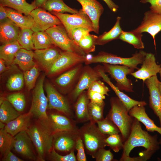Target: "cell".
<instances>
[{
  "label": "cell",
  "instance_id": "cell-1",
  "mask_svg": "<svg viewBox=\"0 0 161 161\" xmlns=\"http://www.w3.org/2000/svg\"><path fill=\"white\" fill-rule=\"evenodd\" d=\"M37 153V158L44 161L53 147L54 133L47 119H38L31 123L26 130Z\"/></svg>",
  "mask_w": 161,
  "mask_h": 161
},
{
  "label": "cell",
  "instance_id": "cell-2",
  "mask_svg": "<svg viewBox=\"0 0 161 161\" xmlns=\"http://www.w3.org/2000/svg\"><path fill=\"white\" fill-rule=\"evenodd\" d=\"M160 145L157 135H151L143 130L140 122L133 117L131 131L124 142L123 153L119 161H124L130 157V152L135 147H142L156 152L160 149Z\"/></svg>",
  "mask_w": 161,
  "mask_h": 161
},
{
  "label": "cell",
  "instance_id": "cell-3",
  "mask_svg": "<svg viewBox=\"0 0 161 161\" xmlns=\"http://www.w3.org/2000/svg\"><path fill=\"white\" fill-rule=\"evenodd\" d=\"M96 124L89 121L79 129L86 153L93 158L99 150L107 146L105 140L108 136L103 133Z\"/></svg>",
  "mask_w": 161,
  "mask_h": 161
},
{
  "label": "cell",
  "instance_id": "cell-4",
  "mask_svg": "<svg viewBox=\"0 0 161 161\" xmlns=\"http://www.w3.org/2000/svg\"><path fill=\"white\" fill-rule=\"evenodd\" d=\"M111 109L106 117L118 127L125 142L130 134L133 117L129 114L127 109L117 97L110 99Z\"/></svg>",
  "mask_w": 161,
  "mask_h": 161
},
{
  "label": "cell",
  "instance_id": "cell-5",
  "mask_svg": "<svg viewBox=\"0 0 161 161\" xmlns=\"http://www.w3.org/2000/svg\"><path fill=\"white\" fill-rule=\"evenodd\" d=\"M147 52L140 50L132 55L129 58H123L112 54L101 52L97 55L92 57L86 61L88 64L102 63L112 65H120L127 66L134 69H138L137 66L142 64Z\"/></svg>",
  "mask_w": 161,
  "mask_h": 161
},
{
  "label": "cell",
  "instance_id": "cell-6",
  "mask_svg": "<svg viewBox=\"0 0 161 161\" xmlns=\"http://www.w3.org/2000/svg\"><path fill=\"white\" fill-rule=\"evenodd\" d=\"M45 31L50 37L54 45L64 51L75 52L85 56L86 53L69 37L62 24L55 26Z\"/></svg>",
  "mask_w": 161,
  "mask_h": 161
},
{
  "label": "cell",
  "instance_id": "cell-7",
  "mask_svg": "<svg viewBox=\"0 0 161 161\" xmlns=\"http://www.w3.org/2000/svg\"><path fill=\"white\" fill-rule=\"evenodd\" d=\"M44 78L45 76L43 75L36 84L33 91L32 102L29 111L32 114L33 117L38 119H48L46 112L48 101L43 88Z\"/></svg>",
  "mask_w": 161,
  "mask_h": 161
},
{
  "label": "cell",
  "instance_id": "cell-8",
  "mask_svg": "<svg viewBox=\"0 0 161 161\" xmlns=\"http://www.w3.org/2000/svg\"><path fill=\"white\" fill-rule=\"evenodd\" d=\"M103 64L104 70L115 80L116 86L120 90L128 92H134L132 81L127 77V75L134 72V69L123 65Z\"/></svg>",
  "mask_w": 161,
  "mask_h": 161
},
{
  "label": "cell",
  "instance_id": "cell-9",
  "mask_svg": "<svg viewBox=\"0 0 161 161\" xmlns=\"http://www.w3.org/2000/svg\"><path fill=\"white\" fill-rule=\"evenodd\" d=\"M51 13L59 18L66 31L73 28L82 27L86 28L91 32H94L91 20L82 9L72 14L54 11Z\"/></svg>",
  "mask_w": 161,
  "mask_h": 161
},
{
  "label": "cell",
  "instance_id": "cell-10",
  "mask_svg": "<svg viewBox=\"0 0 161 161\" xmlns=\"http://www.w3.org/2000/svg\"><path fill=\"white\" fill-rule=\"evenodd\" d=\"M80 137L78 128L56 133L53 136V147L56 151L69 154L76 150L77 141Z\"/></svg>",
  "mask_w": 161,
  "mask_h": 161
},
{
  "label": "cell",
  "instance_id": "cell-11",
  "mask_svg": "<svg viewBox=\"0 0 161 161\" xmlns=\"http://www.w3.org/2000/svg\"><path fill=\"white\" fill-rule=\"evenodd\" d=\"M30 15L34 21V26L32 28L34 32L45 31L55 26L62 24L57 16L41 7L36 8L31 12Z\"/></svg>",
  "mask_w": 161,
  "mask_h": 161
},
{
  "label": "cell",
  "instance_id": "cell-12",
  "mask_svg": "<svg viewBox=\"0 0 161 161\" xmlns=\"http://www.w3.org/2000/svg\"><path fill=\"white\" fill-rule=\"evenodd\" d=\"M45 90L48 101V109H55L69 117L72 115L69 102L51 84H46Z\"/></svg>",
  "mask_w": 161,
  "mask_h": 161
},
{
  "label": "cell",
  "instance_id": "cell-13",
  "mask_svg": "<svg viewBox=\"0 0 161 161\" xmlns=\"http://www.w3.org/2000/svg\"><path fill=\"white\" fill-rule=\"evenodd\" d=\"M86 57L76 53L67 51L61 52L60 55L47 71L54 75L81 63L86 62Z\"/></svg>",
  "mask_w": 161,
  "mask_h": 161
},
{
  "label": "cell",
  "instance_id": "cell-14",
  "mask_svg": "<svg viewBox=\"0 0 161 161\" xmlns=\"http://www.w3.org/2000/svg\"><path fill=\"white\" fill-rule=\"evenodd\" d=\"M133 30L150 34L153 38L156 48L155 36L161 31V14L154 13L150 10L146 11L141 24Z\"/></svg>",
  "mask_w": 161,
  "mask_h": 161
},
{
  "label": "cell",
  "instance_id": "cell-15",
  "mask_svg": "<svg viewBox=\"0 0 161 161\" xmlns=\"http://www.w3.org/2000/svg\"><path fill=\"white\" fill-rule=\"evenodd\" d=\"M33 145L26 130L18 133L14 137L13 148L15 151L26 158L35 160L36 157Z\"/></svg>",
  "mask_w": 161,
  "mask_h": 161
},
{
  "label": "cell",
  "instance_id": "cell-16",
  "mask_svg": "<svg viewBox=\"0 0 161 161\" xmlns=\"http://www.w3.org/2000/svg\"><path fill=\"white\" fill-rule=\"evenodd\" d=\"M157 75L145 80L144 82L149 92V106L158 117L161 127V94L159 87Z\"/></svg>",
  "mask_w": 161,
  "mask_h": 161
},
{
  "label": "cell",
  "instance_id": "cell-17",
  "mask_svg": "<svg viewBox=\"0 0 161 161\" xmlns=\"http://www.w3.org/2000/svg\"><path fill=\"white\" fill-rule=\"evenodd\" d=\"M142 64L140 68L130 75L144 82L146 79L157 75L161 67V64H157L154 54L150 52L147 53Z\"/></svg>",
  "mask_w": 161,
  "mask_h": 161
},
{
  "label": "cell",
  "instance_id": "cell-18",
  "mask_svg": "<svg viewBox=\"0 0 161 161\" xmlns=\"http://www.w3.org/2000/svg\"><path fill=\"white\" fill-rule=\"evenodd\" d=\"M82 7V10L91 20L94 32L98 34L99 29V20L104 9L102 5L97 0H76Z\"/></svg>",
  "mask_w": 161,
  "mask_h": 161
},
{
  "label": "cell",
  "instance_id": "cell-19",
  "mask_svg": "<svg viewBox=\"0 0 161 161\" xmlns=\"http://www.w3.org/2000/svg\"><path fill=\"white\" fill-rule=\"evenodd\" d=\"M48 121L54 134L78 128L76 122L66 115L57 113L50 114L48 115Z\"/></svg>",
  "mask_w": 161,
  "mask_h": 161
},
{
  "label": "cell",
  "instance_id": "cell-20",
  "mask_svg": "<svg viewBox=\"0 0 161 161\" xmlns=\"http://www.w3.org/2000/svg\"><path fill=\"white\" fill-rule=\"evenodd\" d=\"M101 77L98 71L87 67L83 71L78 84L72 92L71 98L73 101L77 99L86 89H88L92 83Z\"/></svg>",
  "mask_w": 161,
  "mask_h": 161
},
{
  "label": "cell",
  "instance_id": "cell-21",
  "mask_svg": "<svg viewBox=\"0 0 161 161\" xmlns=\"http://www.w3.org/2000/svg\"><path fill=\"white\" fill-rule=\"evenodd\" d=\"M61 52L53 47L46 49H36L34 52V58L43 68L48 71Z\"/></svg>",
  "mask_w": 161,
  "mask_h": 161
},
{
  "label": "cell",
  "instance_id": "cell-22",
  "mask_svg": "<svg viewBox=\"0 0 161 161\" xmlns=\"http://www.w3.org/2000/svg\"><path fill=\"white\" fill-rule=\"evenodd\" d=\"M97 71L103 80L107 83L114 92L117 97L124 104L129 111L130 110L136 105L146 106L147 104L144 101H137L134 100L125 94L111 81L107 75L105 73L103 69H100Z\"/></svg>",
  "mask_w": 161,
  "mask_h": 161
},
{
  "label": "cell",
  "instance_id": "cell-23",
  "mask_svg": "<svg viewBox=\"0 0 161 161\" xmlns=\"http://www.w3.org/2000/svg\"><path fill=\"white\" fill-rule=\"evenodd\" d=\"M145 106L136 105L130 110L129 114L131 117L143 123L148 131L152 132L156 131L161 135V127L157 126L154 121L148 117L146 113Z\"/></svg>",
  "mask_w": 161,
  "mask_h": 161
},
{
  "label": "cell",
  "instance_id": "cell-24",
  "mask_svg": "<svg viewBox=\"0 0 161 161\" xmlns=\"http://www.w3.org/2000/svg\"><path fill=\"white\" fill-rule=\"evenodd\" d=\"M33 117L32 114L28 112L20 115L17 117L6 124L5 130L14 137L18 133L27 130L31 123V120Z\"/></svg>",
  "mask_w": 161,
  "mask_h": 161
},
{
  "label": "cell",
  "instance_id": "cell-25",
  "mask_svg": "<svg viewBox=\"0 0 161 161\" xmlns=\"http://www.w3.org/2000/svg\"><path fill=\"white\" fill-rule=\"evenodd\" d=\"M20 28L8 18L0 23L1 43L4 44L17 41Z\"/></svg>",
  "mask_w": 161,
  "mask_h": 161
},
{
  "label": "cell",
  "instance_id": "cell-26",
  "mask_svg": "<svg viewBox=\"0 0 161 161\" xmlns=\"http://www.w3.org/2000/svg\"><path fill=\"white\" fill-rule=\"evenodd\" d=\"M75 104L74 110L77 122L89 121L88 106L90 101L87 93H82L78 97Z\"/></svg>",
  "mask_w": 161,
  "mask_h": 161
},
{
  "label": "cell",
  "instance_id": "cell-27",
  "mask_svg": "<svg viewBox=\"0 0 161 161\" xmlns=\"http://www.w3.org/2000/svg\"><path fill=\"white\" fill-rule=\"evenodd\" d=\"M34 52L21 48L17 52L13 63L18 66L24 72L32 68L36 64L33 61Z\"/></svg>",
  "mask_w": 161,
  "mask_h": 161
},
{
  "label": "cell",
  "instance_id": "cell-28",
  "mask_svg": "<svg viewBox=\"0 0 161 161\" xmlns=\"http://www.w3.org/2000/svg\"><path fill=\"white\" fill-rule=\"evenodd\" d=\"M8 18L10 19L20 29H31L33 27L34 22L32 18L30 15H23L13 9L7 7Z\"/></svg>",
  "mask_w": 161,
  "mask_h": 161
},
{
  "label": "cell",
  "instance_id": "cell-29",
  "mask_svg": "<svg viewBox=\"0 0 161 161\" xmlns=\"http://www.w3.org/2000/svg\"><path fill=\"white\" fill-rule=\"evenodd\" d=\"M0 4L4 7L13 9L26 16L36 8L34 1L31 3L26 0H0Z\"/></svg>",
  "mask_w": 161,
  "mask_h": 161
},
{
  "label": "cell",
  "instance_id": "cell-30",
  "mask_svg": "<svg viewBox=\"0 0 161 161\" xmlns=\"http://www.w3.org/2000/svg\"><path fill=\"white\" fill-rule=\"evenodd\" d=\"M121 17L117 16L115 23L112 28L107 32H105L97 36L95 41V44L103 45L110 41L119 38L123 32L120 26Z\"/></svg>",
  "mask_w": 161,
  "mask_h": 161
},
{
  "label": "cell",
  "instance_id": "cell-31",
  "mask_svg": "<svg viewBox=\"0 0 161 161\" xmlns=\"http://www.w3.org/2000/svg\"><path fill=\"white\" fill-rule=\"evenodd\" d=\"M22 48L17 41L6 43L0 47V58L8 65L13 64L16 54Z\"/></svg>",
  "mask_w": 161,
  "mask_h": 161
},
{
  "label": "cell",
  "instance_id": "cell-32",
  "mask_svg": "<svg viewBox=\"0 0 161 161\" xmlns=\"http://www.w3.org/2000/svg\"><path fill=\"white\" fill-rule=\"evenodd\" d=\"M19 115L18 111L7 100H0V121L7 124Z\"/></svg>",
  "mask_w": 161,
  "mask_h": 161
},
{
  "label": "cell",
  "instance_id": "cell-33",
  "mask_svg": "<svg viewBox=\"0 0 161 161\" xmlns=\"http://www.w3.org/2000/svg\"><path fill=\"white\" fill-rule=\"evenodd\" d=\"M41 7L50 12H56L61 13H68L72 14L77 13L78 10L67 5L63 0H49Z\"/></svg>",
  "mask_w": 161,
  "mask_h": 161
},
{
  "label": "cell",
  "instance_id": "cell-34",
  "mask_svg": "<svg viewBox=\"0 0 161 161\" xmlns=\"http://www.w3.org/2000/svg\"><path fill=\"white\" fill-rule=\"evenodd\" d=\"M142 33L137 32L132 30L129 31H123L119 39L132 45L134 48L139 49L144 48L142 40Z\"/></svg>",
  "mask_w": 161,
  "mask_h": 161
},
{
  "label": "cell",
  "instance_id": "cell-35",
  "mask_svg": "<svg viewBox=\"0 0 161 161\" xmlns=\"http://www.w3.org/2000/svg\"><path fill=\"white\" fill-rule=\"evenodd\" d=\"M33 40L35 49H47L54 45L50 37L45 31L34 32Z\"/></svg>",
  "mask_w": 161,
  "mask_h": 161
},
{
  "label": "cell",
  "instance_id": "cell-36",
  "mask_svg": "<svg viewBox=\"0 0 161 161\" xmlns=\"http://www.w3.org/2000/svg\"><path fill=\"white\" fill-rule=\"evenodd\" d=\"M34 32L30 28L20 29L17 41L22 48L28 50L35 49L33 40Z\"/></svg>",
  "mask_w": 161,
  "mask_h": 161
},
{
  "label": "cell",
  "instance_id": "cell-37",
  "mask_svg": "<svg viewBox=\"0 0 161 161\" xmlns=\"http://www.w3.org/2000/svg\"><path fill=\"white\" fill-rule=\"evenodd\" d=\"M105 105L104 101L96 103L89 101L88 106L89 121L96 123L97 122L104 119L103 112Z\"/></svg>",
  "mask_w": 161,
  "mask_h": 161
},
{
  "label": "cell",
  "instance_id": "cell-38",
  "mask_svg": "<svg viewBox=\"0 0 161 161\" xmlns=\"http://www.w3.org/2000/svg\"><path fill=\"white\" fill-rule=\"evenodd\" d=\"M14 137L4 129L0 130V152L2 158L5 156L13 148Z\"/></svg>",
  "mask_w": 161,
  "mask_h": 161
},
{
  "label": "cell",
  "instance_id": "cell-39",
  "mask_svg": "<svg viewBox=\"0 0 161 161\" xmlns=\"http://www.w3.org/2000/svg\"><path fill=\"white\" fill-rule=\"evenodd\" d=\"M80 65H78L64 73L56 79L55 82L61 87H65L68 86L76 77L80 70Z\"/></svg>",
  "mask_w": 161,
  "mask_h": 161
},
{
  "label": "cell",
  "instance_id": "cell-40",
  "mask_svg": "<svg viewBox=\"0 0 161 161\" xmlns=\"http://www.w3.org/2000/svg\"><path fill=\"white\" fill-rule=\"evenodd\" d=\"M96 123L100 131L105 135L109 136L120 133L116 125L106 117L104 119L97 122Z\"/></svg>",
  "mask_w": 161,
  "mask_h": 161
},
{
  "label": "cell",
  "instance_id": "cell-41",
  "mask_svg": "<svg viewBox=\"0 0 161 161\" xmlns=\"http://www.w3.org/2000/svg\"><path fill=\"white\" fill-rule=\"evenodd\" d=\"M39 74V68L36 64L31 69L24 72V81L29 90L35 87Z\"/></svg>",
  "mask_w": 161,
  "mask_h": 161
},
{
  "label": "cell",
  "instance_id": "cell-42",
  "mask_svg": "<svg viewBox=\"0 0 161 161\" xmlns=\"http://www.w3.org/2000/svg\"><path fill=\"white\" fill-rule=\"evenodd\" d=\"M7 100L18 112L23 111L26 106V102L25 96L22 93L19 92L8 95Z\"/></svg>",
  "mask_w": 161,
  "mask_h": 161
},
{
  "label": "cell",
  "instance_id": "cell-43",
  "mask_svg": "<svg viewBox=\"0 0 161 161\" xmlns=\"http://www.w3.org/2000/svg\"><path fill=\"white\" fill-rule=\"evenodd\" d=\"M24 75L21 73L15 74L8 78L6 86L11 91L20 90L24 86Z\"/></svg>",
  "mask_w": 161,
  "mask_h": 161
},
{
  "label": "cell",
  "instance_id": "cell-44",
  "mask_svg": "<svg viewBox=\"0 0 161 161\" xmlns=\"http://www.w3.org/2000/svg\"><path fill=\"white\" fill-rule=\"evenodd\" d=\"M105 142L107 146L117 153L123 149L124 142L121 134H117L108 136L106 139Z\"/></svg>",
  "mask_w": 161,
  "mask_h": 161
},
{
  "label": "cell",
  "instance_id": "cell-45",
  "mask_svg": "<svg viewBox=\"0 0 161 161\" xmlns=\"http://www.w3.org/2000/svg\"><path fill=\"white\" fill-rule=\"evenodd\" d=\"M97 37L89 33L81 38L78 45L86 53L93 52L95 50V41Z\"/></svg>",
  "mask_w": 161,
  "mask_h": 161
},
{
  "label": "cell",
  "instance_id": "cell-46",
  "mask_svg": "<svg viewBox=\"0 0 161 161\" xmlns=\"http://www.w3.org/2000/svg\"><path fill=\"white\" fill-rule=\"evenodd\" d=\"M66 31L69 37L78 45L81 38L91 32L88 29L82 27L73 28Z\"/></svg>",
  "mask_w": 161,
  "mask_h": 161
},
{
  "label": "cell",
  "instance_id": "cell-47",
  "mask_svg": "<svg viewBox=\"0 0 161 161\" xmlns=\"http://www.w3.org/2000/svg\"><path fill=\"white\" fill-rule=\"evenodd\" d=\"M72 151L65 155H61L58 153L53 147L52 150L48 155L49 160L53 161H76V157L74 153Z\"/></svg>",
  "mask_w": 161,
  "mask_h": 161
},
{
  "label": "cell",
  "instance_id": "cell-48",
  "mask_svg": "<svg viewBox=\"0 0 161 161\" xmlns=\"http://www.w3.org/2000/svg\"><path fill=\"white\" fill-rule=\"evenodd\" d=\"M88 89L107 96H108V93L109 91L108 88L99 80L93 81Z\"/></svg>",
  "mask_w": 161,
  "mask_h": 161
},
{
  "label": "cell",
  "instance_id": "cell-49",
  "mask_svg": "<svg viewBox=\"0 0 161 161\" xmlns=\"http://www.w3.org/2000/svg\"><path fill=\"white\" fill-rule=\"evenodd\" d=\"M96 161H112L114 160V155L110 149L106 150L104 148L100 149L97 152L95 158Z\"/></svg>",
  "mask_w": 161,
  "mask_h": 161
},
{
  "label": "cell",
  "instance_id": "cell-50",
  "mask_svg": "<svg viewBox=\"0 0 161 161\" xmlns=\"http://www.w3.org/2000/svg\"><path fill=\"white\" fill-rule=\"evenodd\" d=\"M154 151L145 149L140 153L137 157H129L125 159L124 161H145L149 160L155 153Z\"/></svg>",
  "mask_w": 161,
  "mask_h": 161
},
{
  "label": "cell",
  "instance_id": "cell-51",
  "mask_svg": "<svg viewBox=\"0 0 161 161\" xmlns=\"http://www.w3.org/2000/svg\"><path fill=\"white\" fill-rule=\"evenodd\" d=\"M85 149L83 141L80 137L77 140L76 146V150L77 151V154L76 156L77 161H87Z\"/></svg>",
  "mask_w": 161,
  "mask_h": 161
},
{
  "label": "cell",
  "instance_id": "cell-52",
  "mask_svg": "<svg viewBox=\"0 0 161 161\" xmlns=\"http://www.w3.org/2000/svg\"><path fill=\"white\" fill-rule=\"evenodd\" d=\"M140 2L143 4L150 3L151 4L150 10L151 11L161 14V0H141Z\"/></svg>",
  "mask_w": 161,
  "mask_h": 161
},
{
  "label": "cell",
  "instance_id": "cell-53",
  "mask_svg": "<svg viewBox=\"0 0 161 161\" xmlns=\"http://www.w3.org/2000/svg\"><path fill=\"white\" fill-rule=\"evenodd\" d=\"M87 95L90 101L96 103H101L104 102L105 96L99 93L88 89Z\"/></svg>",
  "mask_w": 161,
  "mask_h": 161
},
{
  "label": "cell",
  "instance_id": "cell-54",
  "mask_svg": "<svg viewBox=\"0 0 161 161\" xmlns=\"http://www.w3.org/2000/svg\"><path fill=\"white\" fill-rule=\"evenodd\" d=\"M2 161H23L21 159L14 154L11 151L9 152L5 156L2 158Z\"/></svg>",
  "mask_w": 161,
  "mask_h": 161
},
{
  "label": "cell",
  "instance_id": "cell-55",
  "mask_svg": "<svg viewBox=\"0 0 161 161\" xmlns=\"http://www.w3.org/2000/svg\"><path fill=\"white\" fill-rule=\"evenodd\" d=\"M107 4L109 9L113 12H116L119 8V6L112 0H103Z\"/></svg>",
  "mask_w": 161,
  "mask_h": 161
},
{
  "label": "cell",
  "instance_id": "cell-56",
  "mask_svg": "<svg viewBox=\"0 0 161 161\" xmlns=\"http://www.w3.org/2000/svg\"><path fill=\"white\" fill-rule=\"evenodd\" d=\"M8 18L6 7L0 5V23Z\"/></svg>",
  "mask_w": 161,
  "mask_h": 161
},
{
  "label": "cell",
  "instance_id": "cell-57",
  "mask_svg": "<svg viewBox=\"0 0 161 161\" xmlns=\"http://www.w3.org/2000/svg\"><path fill=\"white\" fill-rule=\"evenodd\" d=\"M6 63L3 59L0 58V74L7 70L8 68L6 65Z\"/></svg>",
  "mask_w": 161,
  "mask_h": 161
},
{
  "label": "cell",
  "instance_id": "cell-58",
  "mask_svg": "<svg viewBox=\"0 0 161 161\" xmlns=\"http://www.w3.org/2000/svg\"><path fill=\"white\" fill-rule=\"evenodd\" d=\"M49 0H35L36 8L41 7L43 4Z\"/></svg>",
  "mask_w": 161,
  "mask_h": 161
},
{
  "label": "cell",
  "instance_id": "cell-59",
  "mask_svg": "<svg viewBox=\"0 0 161 161\" xmlns=\"http://www.w3.org/2000/svg\"><path fill=\"white\" fill-rule=\"evenodd\" d=\"M5 125L4 123L0 121V129H4L5 126Z\"/></svg>",
  "mask_w": 161,
  "mask_h": 161
},
{
  "label": "cell",
  "instance_id": "cell-60",
  "mask_svg": "<svg viewBox=\"0 0 161 161\" xmlns=\"http://www.w3.org/2000/svg\"><path fill=\"white\" fill-rule=\"evenodd\" d=\"M159 87L160 91V92L161 94V81H160L159 83Z\"/></svg>",
  "mask_w": 161,
  "mask_h": 161
},
{
  "label": "cell",
  "instance_id": "cell-61",
  "mask_svg": "<svg viewBox=\"0 0 161 161\" xmlns=\"http://www.w3.org/2000/svg\"><path fill=\"white\" fill-rule=\"evenodd\" d=\"M159 73L160 74V80H161V67Z\"/></svg>",
  "mask_w": 161,
  "mask_h": 161
},
{
  "label": "cell",
  "instance_id": "cell-62",
  "mask_svg": "<svg viewBox=\"0 0 161 161\" xmlns=\"http://www.w3.org/2000/svg\"><path fill=\"white\" fill-rule=\"evenodd\" d=\"M159 141L160 145H161V137L159 139Z\"/></svg>",
  "mask_w": 161,
  "mask_h": 161
}]
</instances>
